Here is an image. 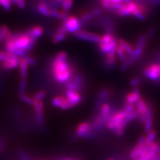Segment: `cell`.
Masks as SVG:
<instances>
[{"instance_id": "6da1fadb", "label": "cell", "mask_w": 160, "mask_h": 160, "mask_svg": "<svg viewBox=\"0 0 160 160\" xmlns=\"http://www.w3.org/2000/svg\"><path fill=\"white\" fill-rule=\"evenodd\" d=\"M36 43V41L26 32L12 33L10 39L4 42L6 52L16 55L20 58L26 57V53L31 51Z\"/></svg>"}, {"instance_id": "7a4b0ae2", "label": "cell", "mask_w": 160, "mask_h": 160, "mask_svg": "<svg viewBox=\"0 0 160 160\" xmlns=\"http://www.w3.org/2000/svg\"><path fill=\"white\" fill-rule=\"evenodd\" d=\"M52 74L58 83L68 82L74 73V69L68 61V55L66 52H59L53 59L51 66Z\"/></svg>"}, {"instance_id": "3957f363", "label": "cell", "mask_w": 160, "mask_h": 160, "mask_svg": "<svg viewBox=\"0 0 160 160\" xmlns=\"http://www.w3.org/2000/svg\"><path fill=\"white\" fill-rule=\"evenodd\" d=\"M143 73L148 79L158 83L160 80V63L153 62L143 69Z\"/></svg>"}, {"instance_id": "277c9868", "label": "cell", "mask_w": 160, "mask_h": 160, "mask_svg": "<svg viewBox=\"0 0 160 160\" xmlns=\"http://www.w3.org/2000/svg\"><path fill=\"white\" fill-rule=\"evenodd\" d=\"M62 25L66 28L68 33L74 34L81 29L83 24L79 18L75 16H68V17L63 21Z\"/></svg>"}, {"instance_id": "5b68a950", "label": "cell", "mask_w": 160, "mask_h": 160, "mask_svg": "<svg viewBox=\"0 0 160 160\" xmlns=\"http://www.w3.org/2000/svg\"><path fill=\"white\" fill-rule=\"evenodd\" d=\"M73 36L75 38L82 40V41L93 43H99L102 38L101 35L83 29L79 30L78 32L73 34Z\"/></svg>"}, {"instance_id": "8992f818", "label": "cell", "mask_w": 160, "mask_h": 160, "mask_svg": "<svg viewBox=\"0 0 160 160\" xmlns=\"http://www.w3.org/2000/svg\"><path fill=\"white\" fill-rule=\"evenodd\" d=\"M127 115L123 112V109L113 113L106 124L107 128L109 130L114 131L118 125L123 121V119Z\"/></svg>"}, {"instance_id": "52a82bcc", "label": "cell", "mask_w": 160, "mask_h": 160, "mask_svg": "<svg viewBox=\"0 0 160 160\" xmlns=\"http://www.w3.org/2000/svg\"><path fill=\"white\" fill-rule=\"evenodd\" d=\"M92 125L88 122H82L80 123L76 131V135L82 138H89L92 136V133H91Z\"/></svg>"}, {"instance_id": "ba28073f", "label": "cell", "mask_w": 160, "mask_h": 160, "mask_svg": "<svg viewBox=\"0 0 160 160\" xmlns=\"http://www.w3.org/2000/svg\"><path fill=\"white\" fill-rule=\"evenodd\" d=\"M138 2L129 1V2L124 3L123 8L117 12V14L120 17L132 16L133 11L138 7Z\"/></svg>"}, {"instance_id": "9c48e42d", "label": "cell", "mask_w": 160, "mask_h": 160, "mask_svg": "<svg viewBox=\"0 0 160 160\" xmlns=\"http://www.w3.org/2000/svg\"><path fill=\"white\" fill-rule=\"evenodd\" d=\"M145 143H146V136H142L138 139L136 146L133 147L132 150L130 153V157L133 159H136L140 156L143 148L145 146Z\"/></svg>"}, {"instance_id": "30bf717a", "label": "cell", "mask_w": 160, "mask_h": 160, "mask_svg": "<svg viewBox=\"0 0 160 160\" xmlns=\"http://www.w3.org/2000/svg\"><path fill=\"white\" fill-rule=\"evenodd\" d=\"M38 12L45 17H51L52 8L46 0H39L36 4Z\"/></svg>"}, {"instance_id": "8fae6325", "label": "cell", "mask_w": 160, "mask_h": 160, "mask_svg": "<svg viewBox=\"0 0 160 160\" xmlns=\"http://www.w3.org/2000/svg\"><path fill=\"white\" fill-rule=\"evenodd\" d=\"M66 98L70 103L73 105L74 107L81 103L83 99L82 96L79 92L73 90H66Z\"/></svg>"}, {"instance_id": "7c38bea8", "label": "cell", "mask_w": 160, "mask_h": 160, "mask_svg": "<svg viewBox=\"0 0 160 160\" xmlns=\"http://www.w3.org/2000/svg\"><path fill=\"white\" fill-rule=\"evenodd\" d=\"M68 33L67 32L66 28H65V27L63 26V25H62L61 26L59 27L56 29V32H55L52 36V42L55 44H57L63 42V40H65V39L66 38Z\"/></svg>"}, {"instance_id": "4fadbf2b", "label": "cell", "mask_w": 160, "mask_h": 160, "mask_svg": "<svg viewBox=\"0 0 160 160\" xmlns=\"http://www.w3.org/2000/svg\"><path fill=\"white\" fill-rule=\"evenodd\" d=\"M144 128L145 132L146 133L149 132L152 129V126H153V110L152 107L149 106H148V110L144 115Z\"/></svg>"}, {"instance_id": "5bb4252c", "label": "cell", "mask_w": 160, "mask_h": 160, "mask_svg": "<svg viewBox=\"0 0 160 160\" xmlns=\"http://www.w3.org/2000/svg\"><path fill=\"white\" fill-rule=\"evenodd\" d=\"M33 106L34 108L35 113H36V118L38 123L39 124H42L44 119L43 101H35Z\"/></svg>"}, {"instance_id": "9a60e30c", "label": "cell", "mask_w": 160, "mask_h": 160, "mask_svg": "<svg viewBox=\"0 0 160 160\" xmlns=\"http://www.w3.org/2000/svg\"><path fill=\"white\" fill-rule=\"evenodd\" d=\"M142 98L139 88L138 87L133 88L132 92H129L126 96V104L134 105L138 100Z\"/></svg>"}, {"instance_id": "2e32d148", "label": "cell", "mask_w": 160, "mask_h": 160, "mask_svg": "<svg viewBox=\"0 0 160 160\" xmlns=\"http://www.w3.org/2000/svg\"><path fill=\"white\" fill-rule=\"evenodd\" d=\"M118 46V39H115L113 42L106 44H98L99 49L102 53L106 55L113 52L116 51Z\"/></svg>"}, {"instance_id": "e0dca14e", "label": "cell", "mask_w": 160, "mask_h": 160, "mask_svg": "<svg viewBox=\"0 0 160 160\" xmlns=\"http://www.w3.org/2000/svg\"><path fill=\"white\" fill-rule=\"evenodd\" d=\"M26 33L32 39H33L35 41L37 42L38 39L43 36L44 33V29L43 27L40 26H34L28 29Z\"/></svg>"}, {"instance_id": "ac0fdd59", "label": "cell", "mask_w": 160, "mask_h": 160, "mask_svg": "<svg viewBox=\"0 0 160 160\" xmlns=\"http://www.w3.org/2000/svg\"><path fill=\"white\" fill-rule=\"evenodd\" d=\"M118 62V57L116 52H113L106 55L104 64L107 69H112L116 66Z\"/></svg>"}, {"instance_id": "d6986e66", "label": "cell", "mask_w": 160, "mask_h": 160, "mask_svg": "<svg viewBox=\"0 0 160 160\" xmlns=\"http://www.w3.org/2000/svg\"><path fill=\"white\" fill-rule=\"evenodd\" d=\"M19 58H18L16 55H14L13 57L7 59L6 61L2 62V68L4 69L10 70L16 68L19 66Z\"/></svg>"}, {"instance_id": "ffe728a7", "label": "cell", "mask_w": 160, "mask_h": 160, "mask_svg": "<svg viewBox=\"0 0 160 160\" xmlns=\"http://www.w3.org/2000/svg\"><path fill=\"white\" fill-rule=\"evenodd\" d=\"M29 63L27 61V59L25 58H22L19 59V73L21 76L22 79H26L28 76V70L29 68Z\"/></svg>"}, {"instance_id": "44dd1931", "label": "cell", "mask_w": 160, "mask_h": 160, "mask_svg": "<svg viewBox=\"0 0 160 160\" xmlns=\"http://www.w3.org/2000/svg\"><path fill=\"white\" fill-rule=\"evenodd\" d=\"M148 106L149 104L142 98L138 100L136 103V109L139 114V116H143L146 114Z\"/></svg>"}, {"instance_id": "7402d4cb", "label": "cell", "mask_w": 160, "mask_h": 160, "mask_svg": "<svg viewBox=\"0 0 160 160\" xmlns=\"http://www.w3.org/2000/svg\"><path fill=\"white\" fill-rule=\"evenodd\" d=\"M118 45L121 47L126 53H127L128 56H130L134 52V47L132 46L131 43H129L125 39H118Z\"/></svg>"}, {"instance_id": "603a6c76", "label": "cell", "mask_w": 160, "mask_h": 160, "mask_svg": "<svg viewBox=\"0 0 160 160\" xmlns=\"http://www.w3.org/2000/svg\"><path fill=\"white\" fill-rule=\"evenodd\" d=\"M51 17L60 19L63 22L68 17V13L65 12L63 10H60L58 8L52 9Z\"/></svg>"}, {"instance_id": "cb8c5ba5", "label": "cell", "mask_w": 160, "mask_h": 160, "mask_svg": "<svg viewBox=\"0 0 160 160\" xmlns=\"http://www.w3.org/2000/svg\"><path fill=\"white\" fill-rule=\"evenodd\" d=\"M157 136L156 132L153 129H152L151 131L148 133V136L146 137V143H145V146H149L154 142V140L156 139Z\"/></svg>"}, {"instance_id": "d4e9b609", "label": "cell", "mask_w": 160, "mask_h": 160, "mask_svg": "<svg viewBox=\"0 0 160 160\" xmlns=\"http://www.w3.org/2000/svg\"><path fill=\"white\" fill-rule=\"evenodd\" d=\"M116 55H117V57L121 61L122 63L124 62L126 60L128 59V56L127 55V53H126V52L124 51V50L120 47L119 46H118L116 48Z\"/></svg>"}, {"instance_id": "484cf974", "label": "cell", "mask_w": 160, "mask_h": 160, "mask_svg": "<svg viewBox=\"0 0 160 160\" xmlns=\"http://www.w3.org/2000/svg\"><path fill=\"white\" fill-rule=\"evenodd\" d=\"M66 99V97L62 96H58L53 98L52 100V106L55 108H60V107L62 106V103Z\"/></svg>"}, {"instance_id": "4316f807", "label": "cell", "mask_w": 160, "mask_h": 160, "mask_svg": "<svg viewBox=\"0 0 160 160\" xmlns=\"http://www.w3.org/2000/svg\"><path fill=\"white\" fill-rule=\"evenodd\" d=\"M79 18L80 19V21L82 22V24H83L84 23H86V22L90 21V20H92L94 18L93 16V14H92V12L89 11V12H83L81 15V16H79Z\"/></svg>"}, {"instance_id": "83f0119b", "label": "cell", "mask_w": 160, "mask_h": 160, "mask_svg": "<svg viewBox=\"0 0 160 160\" xmlns=\"http://www.w3.org/2000/svg\"><path fill=\"white\" fill-rule=\"evenodd\" d=\"M73 5V0H63L61 3V6L63 11L68 13L70 9H72Z\"/></svg>"}, {"instance_id": "f1b7e54d", "label": "cell", "mask_w": 160, "mask_h": 160, "mask_svg": "<svg viewBox=\"0 0 160 160\" xmlns=\"http://www.w3.org/2000/svg\"><path fill=\"white\" fill-rule=\"evenodd\" d=\"M109 97V92L106 89H102L98 95V104L100 105Z\"/></svg>"}, {"instance_id": "f546056e", "label": "cell", "mask_w": 160, "mask_h": 160, "mask_svg": "<svg viewBox=\"0 0 160 160\" xmlns=\"http://www.w3.org/2000/svg\"><path fill=\"white\" fill-rule=\"evenodd\" d=\"M20 99H21L22 102L26 103L29 105H31V106H33L34 102H35L33 98L28 96V95H26V93L20 94Z\"/></svg>"}, {"instance_id": "4dcf8cb0", "label": "cell", "mask_w": 160, "mask_h": 160, "mask_svg": "<svg viewBox=\"0 0 160 160\" xmlns=\"http://www.w3.org/2000/svg\"><path fill=\"white\" fill-rule=\"evenodd\" d=\"M46 92L44 90H40V91L36 92L33 96L35 101H42V99L46 97Z\"/></svg>"}, {"instance_id": "1f68e13d", "label": "cell", "mask_w": 160, "mask_h": 160, "mask_svg": "<svg viewBox=\"0 0 160 160\" xmlns=\"http://www.w3.org/2000/svg\"><path fill=\"white\" fill-rule=\"evenodd\" d=\"M12 0H0V6L6 11H9L12 8Z\"/></svg>"}, {"instance_id": "d6a6232c", "label": "cell", "mask_w": 160, "mask_h": 160, "mask_svg": "<svg viewBox=\"0 0 160 160\" xmlns=\"http://www.w3.org/2000/svg\"><path fill=\"white\" fill-rule=\"evenodd\" d=\"M14 56V54L9 53L6 51H1L0 50V62H3L6 61L7 59L11 58Z\"/></svg>"}, {"instance_id": "836d02e7", "label": "cell", "mask_w": 160, "mask_h": 160, "mask_svg": "<svg viewBox=\"0 0 160 160\" xmlns=\"http://www.w3.org/2000/svg\"><path fill=\"white\" fill-rule=\"evenodd\" d=\"M9 32V29L8 26H2L0 27V42L2 41H3V39L6 38Z\"/></svg>"}, {"instance_id": "e575fe53", "label": "cell", "mask_w": 160, "mask_h": 160, "mask_svg": "<svg viewBox=\"0 0 160 160\" xmlns=\"http://www.w3.org/2000/svg\"><path fill=\"white\" fill-rule=\"evenodd\" d=\"M142 79L140 78L139 77H134L133 78H132L130 79L129 81V84L133 88L138 87V86L142 83Z\"/></svg>"}, {"instance_id": "d590c367", "label": "cell", "mask_w": 160, "mask_h": 160, "mask_svg": "<svg viewBox=\"0 0 160 160\" xmlns=\"http://www.w3.org/2000/svg\"><path fill=\"white\" fill-rule=\"evenodd\" d=\"M27 88V80L26 79H22L21 82L19 83V93L20 94L25 93V91H26Z\"/></svg>"}, {"instance_id": "8d00e7d4", "label": "cell", "mask_w": 160, "mask_h": 160, "mask_svg": "<svg viewBox=\"0 0 160 160\" xmlns=\"http://www.w3.org/2000/svg\"><path fill=\"white\" fill-rule=\"evenodd\" d=\"M12 2L16 3L19 9H24L26 6V0H12Z\"/></svg>"}, {"instance_id": "74e56055", "label": "cell", "mask_w": 160, "mask_h": 160, "mask_svg": "<svg viewBox=\"0 0 160 160\" xmlns=\"http://www.w3.org/2000/svg\"><path fill=\"white\" fill-rule=\"evenodd\" d=\"M91 12L93 14V18H96V17L101 16V14L102 13V10L101 8H93V9H92Z\"/></svg>"}, {"instance_id": "f35d334b", "label": "cell", "mask_w": 160, "mask_h": 160, "mask_svg": "<svg viewBox=\"0 0 160 160\" xmlns=\"http://www.w3.org/2000/svg\"><path fill=\"white\" fill-rule=\"evenodd\" d=\"M155 32H156V28H150L148 32L146 33V38H148V39H149L150 38H152L153 35L155 34Z\"/></svg>"}, {"instance_id": "ab89813d", "label": "cell", "mask_w": 160, "mask_h": 160, "mask_svg": "<svg viewBox=\"0 0 160 160\" xmlns=\"http://www.w3.org/2000/svg\"><path fill=\"white\" fill-rule=\"evenodd\" d=\"M27 61L29 63V66H33L36 63V59L32 56H28L26 57Z\"/></svg>"}, {"instance_id": "60d3db41", "label": "cell", "mask_w": 160, "mask_h": 160, "mask_svg": "<svg viewBox=\"0 0 160 160\" xmlns=\"http://www.w3.org/2000/svg\"><path fill=\"white\" fill-rule=\"evenodd\" d=\"M109 1L110 2H112V3H123L122 0H109Z\"/></svg>"}, {"instance_id": "b9f144b4", "label": "cell", "mask_w": 160, "mask_h": 160, "mask_svg": "<svg viewBox=\"0 0 160 160\" xmlns=\"http://www.w3.org/2000/svg\"><path fill=\"white\" fill-rule=\"evenodd\" d=\"M150 2L153 4H159L160 0H149Z\"/></svg>"}, {"instance_id": "7bdbcfd3", "label": "cell", "mask_w": 160, "mask_h": 160, "mask_svg": "<svg viewBox=\"0 0 160 160\" xmlns=\"http://www.w3.org/2000/svg\"><path fill=\"white\" fill-rule=\"evenodd\" d=\"M54 2L57 6H61V3L63 2V0H54Z\"/></svg>"}, {"instance_id": "ee69618b", "label": "cell", "mask_w": 160, "mask_h": 160, "mask_svg": "<svg viewBox=\"0 0 160 160\" xmlns=\"http://www.w3.org/2000/svg\"><path fill=\"white\" fill-rule=\"evenodd\" d=\"M122 1H123V2H129V1H130V0H122Z\"/></svg>"}, {"instance_id": "f6af8a7d", "label": "cell", "mask_w": 160, "mask_h": 160, "mask_svg": "<svg viewBox=\"0 0 160 160\" xmlns=\"http://www.w3.org/2000/svg\"><path fill=\"white\" fill-rule=\"evenodd\" d=\"M108 160H115L113 158H109V159H108Z\"/></svg>"}]
</instances>
